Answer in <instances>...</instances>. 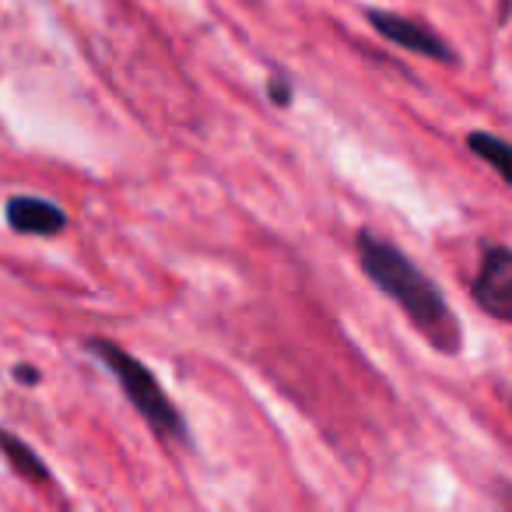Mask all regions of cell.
<instances>
[{
  "label": "cell",
  "instance_id": "8",
  "mask_svg": "<svg viewBox=\"0 0 512 512\" xmlns=\"http://www.w3.org/2000/svg\"><path fill=\"white\" fill-rule=\"evenodd\" d=\"M267 99H271V106H278V109H288L295 102V85H292V78H288L285 71H278L274 67L271 71V78H267Z\"/></svg>",
  "mask_w": 512,
  "mask_h": 512
},
{
  "label": "cell",
  "instance_id": "6",
  "mask_svg": "<svg viewBox=\"0 0 512 512\" xmlns=\"http://www.w3.org/2000/svg\"><path fill=\"white\" fill-rule=\"evenodd\" d=\"M0 456L8 460V467L15 470L22 481H29V484H50L53 481V474L43 463V456H39L36 449L22 439V435L8 432V428H0Z\"/></svg>",
  "mask_w": 512,
  "mask_h": 512
},
{
  "label": "cell",
  "instance_id": "2",
  "mask_svg": "<svg viewBox=\"0 0 512 512\" xmlns=\"http://www.w3.org/2000/svg\"><path fill=\"white\" fill-rule=\"evenodd\" d=\"M81 348L88 355H95L102 365L109 369V376L116 379L123 393H127L130 407L137 411V418L151 428L162 442H179V446H193L190 439V425H186L183 411L169 400L165 386L158 383V376L141 362L137 355H130L123 344L109 341L102 334H92L81 341Z\"/></svg>",
  "mask_w": 512,
  "mask_h": 512
},
{
  "label": "cell",
  "instance_id": "9",
  "mask_svg": "<svg viewBox=\"0 0 512 512\" xmlns=\"http://www.w3.org/2000/svg\"><path fill=\"white\" fill-rule=\"evenodd\" d=\"M11 376H15V383H22V386H36L39 379H43V372L29 362H18L15 369H11Z\"/></svg>",
  "mask_w": 512,
  "mask_h": 512
},
{
  "label": "cell",
  "instance_id": "10",
  "mask_svg": "<svg viewBox=\"0 0 512 512\" xmlns=\"http://www.w3.org/2000/svg\"><path fill=\"white\" fill-rule=\"evenodd\" d=\"M505 18H509V0H498V22L505 25Z\"/></svg>",
  "mask_w": 512,
  "mask_h": 512
},
{
  "label": "cell",
  "instance_id": "5",
  "mask_svg": "<svg viewBox=\"0 0 512 512\" xmlns=\"http://www.w3.org/2000/svg\"><path fill=\"white\" fill-rule=\"evenodd\" d=\"M4 221L15 228L18 235H60L67 228V211L57 207L46 197H32V193H15L4 204Z\"/></svg>",
  "mask_w": 512,
  "mask_h": 512
},
{
  "label": "cell",
  "instance_id": "7",
  "mask_svg": "<svg viewBox=\"0 0 512 512\" xmlns=\"http://www.w3.org/2000/svg\"><path fill=\"white\" fill-rule=\"evenodd\" d=\"M467 151L474 158H481V162H488L502 183H512V148L505 144V137L488 134V130H474V134H467Z\"/></svg>",
  "mask_w": 512,
  "mask_h": 512
},
{
  "label": "cell",
  "instance_id": "1",
  "mask_svg": "<svg viewBox=\"0 0 512 512\" xmlns=\"http://www.w3.org/2000/svg\"><path fill=\"white\" fill-rule=\"evenodd\" d=\"M355 253L362 274L393 302L404 309L411 327L432 344L439 355H460L463 348V327L449 309L446 295L439 292L432 278L414 264L411 256L397 242L383 239L372 228H362L355 235Z\"/></svg>",
  "mask_w": 512,
  "mask_h": 512
},
{
  "label": "cell",
  "instance_id": "4",
  "mask_svg": "<svg viewBox=\"0 0 512 512\" xmlns=\"http://www.w3.org/2000/svg\"><path fill=\"white\" fill-rule=\"evenodd\" d=\"M470 295H474L477 309H484L491 320H512V249L505 242L481 246V264L470 281Z\"/></svg>",
  "mask_w": 512,
  "mask_h": 512
},
{
  "label": "cell",
  "instance_id": "3",
  "mask_svg": "<svg viewBox=\"0 0 512 512\" xmlns=\"http://www.w3.org/2000/svg\"><path fill=\"white\" fill-rule=\"evenodd\" d=\"M362 18L372 25L379 39H386L390 46H400L407 53H418V57H428L435 64H460L456 50L432 29L428 22H418V18L397 15V11H383V8H362Z\"/></svg>",
  "mask_w": 512,
  "mask_h": 512
}]
</instances>
